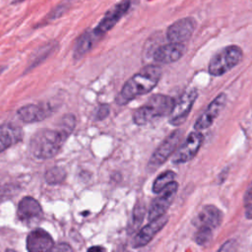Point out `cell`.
Returning a JSON list of instances; mask_svg holds the SVG:
<instances>
[{
  "mask_svg": "<svg viewBox=\"0 0 252 252\" xmlns=\"http://www.w3.org/2000/svg\"><path fill=\"white\" fill-rule=\"evenodd\" d=\"M76 119L73 115L67 114L61 119L58 130L42 129L36 132L31 140L30 148L32 154L40 159L53 158L74 129Z\"/></svg>",
  "mask_w": 252,
  "mask_h": 252,
  "instance_id": "obj_1",
  "label": "cell"
},
{
  "mask_svg": "<svg viewBox=\"0 0 252 252\" xmlns=\"http://www.w3.org/2000/svg\"><path fill=\"white\" fill-rule=\"evenodd\" d=\"M160 77L161 69L159 66L147 65L143 67L124 84L116 96V102L123 105L139 95L148 94L158 85Z\"/></svg>",
  "mask_w": 252,
  "mask_h": 252,
  "instance_id": "obj_2",
  "label": "cell"
},
{
  "mask_svg": "<svg viewBox=\"0 0 252 252\" xmlns=\"http://www.w3.org/2000/svg\"><path fill=\"white\" fill-rule=\"evenodd\" d=\"M173 104L174 100L172 97L160 94H154L146 103L135 110L133 120L137 125H144L153 119L169 114Z\"/></svg>",
  "mask_w": 252,
  "mask_h": 252,
  "instance_id": "obj_3",
  "label": "cell"
},
{
  "mask_svg": "<svg viewBox=\"0 0 252 252\" xmlns=\"http://www.w3.org/2000/svg\"><path fill=\"white\" fill-rule=\"evenodd\" d=\"M222 220V213L213 205H207L202 208L193 220V224L197 228L194 239L197 244L205 245L212 239L213 231L217 228Z\"/></svg>",
  "mask_w": 252,
  "mask_h": 252,
  "instance_id": "obj_4",
  "label": "cell"
},
{
  "mask_svg": "<svg viewBox=\"0 0 252 252\" xmlns=\"http://www.w3.org/2000/svg\"><path fill=\"white\" fill-rule=\"evenodd\" d=\"M243 57L242 49L237 45H228L214 54L211 58L208 71L212 76H221L234 68Z\"/></svg>",
  "mask_w": 252,
  "mask_h": 252,
  "instance_id": "obj_5",
  "label": "cell"
},
{
  "mask_svg": "<svg viewBox=\"0 0 252 252\" xmlns=\"http://www.w3.org/2000/svg\"><path fill=\"white\" fill-rule=\"evenodd\" d=\"M131 6L130 0H121L117 4H115L112 8H110L99 21L97 26L92 30L94 35L97 40L109 32L121 19L122 17L128 12Z\"/></svg>",
  "mask_w": 252,
  "mask_h": 252,
  "instance_id": "obj_6",
  "label": "cell"
},
{
  "mask_svg": "<svg viewBox=\"0 0 252 252\" xmlns=\"http://www.w3.org/2000/svg\"><path fill=\"white\" fill-rule=\"evenodd\" d=\"M181 137L182 132L180 130H175L170 135H168L164 139V141L158 146V148L153 153L148 164L149 169L155 170L162 163H164L169 156L172 155L176 150Z\"/></svg>",
  "mask_w": 252,
  "mask_h": 252,
  "instance_id": "obj_7",
  "label": "cell"
},
{
  "mask_svg": "<svg viewBox=\"0 0 252 252\" xmlns=\"http://www.w3.org/2000/svg\"><path fill=\"white\" fill-rule=\"evenodd\" d=\"M198 92L195 89H190L183 93L181 96L174 101L173 107L169 113V123L173 126L181 125L187 118L196 98Z\"/></svg>",
  "mask_w": 252,
  "mask_h": 252,
  "instance_id": "obj_8",
  "label": "cell"
},
{
  "mask_svg": "<svg viewBox=\"0 0 252 252\" xmlns=\"http://www.w3.org/2000/svg\"><path fill=\"white\" fill-rule=\"evenodd\" d=\"M178 185L175 181H172L169 183L165 188H163L159 194L154 199V201L151 204L150 210H149V220H154L162 215L165 214L166 210L172 203L176 191H177Z\"/></svg>",
  "mask_w": 252,
  "mask_h": 252,
  "instance_id": "obj_9",
  "label": "cell"
},
{
  "mask_svg": "<svg viewBox=\"0 0 252 252\" xmlns=\"http://www.w3.org/2000/svg\"><path fill=\"white\" fill-rule=\"evenodd\" d=\"M196 28V22L193 18L187 17L175 21L166 30V37L169 42L183 43L193 34Z\"/></svg>",
  "mask_w": 252,
  "mask_h": 252,
  "instance_id": "obj_10",
  "label": "cell"
},
{
  "mask_svg": "<svg viewBox=\"0 0 252 252\" xmlns=\"http://www.w3.org/2000/svg\"><path fill=\"white\" fill-rule=\"evenodd\" d=\"M203 143V135L199 131L191 132L185 142L179 147L172 157L174 163H184L192 159Z\"/></svg>",
  "mask_w": 252,
  "mask_h": 252,
  "instance_id": "obj_11",
  "label": "cell"
},
{
  "mask_svg": "<svg viewBox=\"0 0 252 252\" xmlns=\"http://www.w3.org/2000/svg\"><path fill=\"white\" fill-rule=\"evenodd\" d=\"M225 102H226L225 94L221 93L218 96H216L210 102L207 108L203 111V113L199 116V118L196 120L194 124V129L196 131H201L210 127L215 121V119L219 116L220 112L225 105Z\"/></svg>",
  "mask_w": 252,
  "mask_h": 252,
  "instance_id": "obj_12",
  "label": "cell"
},
{
  "mask_svg": "<svg viewBox=\"0 0 252 252\" xmlns=\"http://www.w3.org/2000/svg\"><path fill=\"white\" fill-rule=\"evenodd\" d=\"M167 220L168 217L165 215H162L161 217L151 220L149 224H147L138 231L132 241V247L140 248L147 245L154 238V236L165 225Z\"/></svg>",
  "mask_w": 252,
  "mask_h": 252,
  "instance_id": "obj_13",
  "label": "cell"
},
{
  "mask_svg": "<svg viewBox=\"0 0 252 252\" xmlns=\"http://www.w3.org/2000/svg\"><path fill=\"white\" fill-rule=\"evenodd\" d=\"M53 245V239L50 234L41 228L32 230L27 237V249L29 252H49Z\"/></svg>",
  "mask_w": 252,
  "mask_h": 252,
  "instance_id": "obj_14",
  "label": "cell"
},
{
  "mask_svg": "<svg viewBox=\"0 0 252 252\" xmlns=\"http://www.w3.org/2000/svg\"><path fill=\"white\" fill-rule=\"evenodd\" d=\"M59 47V42L55 39H51L38 46L30 56L24 74H27L42 64L48 57H50Z\"/></svg>",
  "mask_w": 252,
  "mask_h": 252,
  "instance_id": "obj_15",
  "label": "cell"
},
{
  "mask_svg": "<svg viewBox=\"0 0 252 252\" xmlns=\"http://www.w3.org/2000/svg\"><path fill=\"white\" fill-rule=\"evenodd\" d=\"M185 46L183 43L169 42L158 47L153 54V58L158 63H173L183 56Z\"/></svg>",
  "mask_w": 252,
  "mask_h": 252,
  "instance_id": "obj_16",
  "label": "cell"
},
{
  "mask_svg": "<svg viewBox=\"0 0 252 252\" xmlns=\"http://www.w3.org/2000/svg\"><path fill=\"white\" fill-rule=\"evenodd\" d=\"M52 112L48 104H27L19 108L18 117L27 123H34L45 119Z\"/></svg>",
  "mask_w": 252,
  "mask_h": 252,
  "instance_id": "obj_17",
  "label": "cell"
},
{
  "mask_svg": "<svg viewBox=\"0 0 252 252\" xmlns=\"http://www.w3.org/2000/svg\"><path fill=\"white\" fill-rule=\"evenodd\" d=\"M22 128L14 123L0 125V153L22 140Z\"/></svg>",
  "mask_w": 252,
  "mask_h": 252,
  "instance_id": "obj_18",
  "label": "cell"
},
{
  "mask_svg": "<svg viewBox=\"0 0 252 252\" xmlns=\"http://www.w3.org/2000/svg\"><path fill=\"white\" fill-rule=\"evenodd\" d=\"M98 40L94 35L92 30L84 31L75 40L73 47V59L80 60L82 59Z\"/></svg>",
  "mask_w": 252,
  "mask_h": 252,
  "instance_id": "obj_19",
  "label": "cell"
},
{
  "mask_svg": "<svg viewBox=\"0 0 252 252\" xmlns=\"http://www.w3.org/2000/svg\"><path fill=\"white\" fill-rule=\"evenodd\" d=\"M17 215L22 220L39 218L42 215L41 206L35 199L32 197H25L19 203Z\"/></svg>",
  "mask_w": 252,
  "mask_h": 252,
  "instance_id": "obj_20",
  "label": "cell"
},
{
  "mask_svg": "<svg viewBox=\"0 0 252 252\" xmlns=\"http://www.w3.org/2000/svg\"><path fill=\"white\" fill-rule=\"evenodd\" d=\"M73 0H63L60 3H58L54 8H52L49 13H47L45 15V17L38 22L33 28L37 29V28H42L46 25H49L50 23H52L53 21H56L57 19L61 18L70 8L71 3Z\"/></svg>",
  "mask_w": 252,
  "mask_h": 252,
  "instance_id": "obj_21",
  "label": "cell"
},
{
  "mask_svg": "<svg viewBox=\"0 0 252 252\" xmlns=\"http://www.w3.org/2000/svg\"><path fill=\"white\" fill-rule=\"evenodd\" d=\"M176 174L171 170H166L159 174L153 183V192L159 193L163 188H165L169 183L174 181Z\"/></svg>",
  "mask_w": 252,
  "mask_h": 252,
  "instance_id": "obj_22",
  "label": "cell"
},
{
  "mask_svg": "<svg viewBox=\"0 0 252 252\" xmlns=\"http://www.w3.org/2000/svg\"><path fill=\"white\" fill-rule=\"evenodd\" d=\"M66 178V171L60 166H54L45 172V180L48 184H60Z\"/></svg>",
  "mask_w": 252,
  "mask_h": 252,
  "instance_id": "obj_23",
  "label": "cell"
},
{
  "mask_svg": "<svg viewBox=\"0 0 252 252\" xmlns=\"http://www.w3.org/2000/svg\"><path fill=\"white\" fill-rule=\"evenodd\" d=\"M145 217V205L143 202H138L133 210L131 221L129 224V230L134 231L138 228V226L143 221V219Z\"/></svg>",
  "mask_w": 252,
  "mask_h": 252,
  "instance_id": "obj_24",
  "label": "cell"
},
{
  "mask_svg": "<svg viewBox=\"0 0 252 252\" xmlns=\"http://www.w3.org/2000/svg\"><path fill=\"white\" fill-rule=\"evenodd\" d=\"M244 211L246 218L252 220V184L244 195Z\"/></svg>",
  "mask_w": 252,
  "mask_h": 252,
  "instance_id": "obj_25",
  "label": "cell"
},
{
  "mask_svg": "<svg viewBox=\"0 0 252 252\" xmlns=\"http://www.w3.org/2000/svg\"><path fill=\"white\" fill-rule=\"evenodd\" d=\"M237 250V243L234 239H229L225 243L221 245L218 252H236Z\"/></svg>",
  "mask_w": 252,
  "mask_h": 252,
  "instance_id": "obj_26",
  "label": "cell"
},
{
  "mask_svg": "<svg viewBox=\"0 0 252 252\" xmlns=\"http://www.w3.org/2000/svg\"><path fill=\"white\" fill-rule=\"evenodd\" d=\"M49 252H73V249L67 243H58L56 245H53Z\"/></svg>",
  "mask_w": 252,
  "mask_h": 252,
  "instance_id": "obj_27",
  "label": "cell"
},
{
  "mask_svg": "<svg viewBox=\"0 0 252 252\" xmlns=\"http://www.w3.org/2000/svg\"><path fill=\"white\" fill-rule=\"evenodd\" d=\"M109 113V106L107 104H101L97 111H96V119L97 120H101L104 119Z\"/></svg>",
  "mask_w": 252,
  "mask_h": 252,
  "instance_id": "obj_28",
  "label": "cell"
},
{
  "mask_svg": "<svg viewBox=\"0 0 252 252\" xmlns=\"http://www.w3.org/2000/svg\"><path fill=\"white\" fill-rule=\"evenodd\" d=\"M88 252H107L106 249L103 246H99V245H95V246H92L88 249Z\"/></svg>",
  "mask_w": 252,
  "mask_h": 252,
  "instance_id": "obj_29",
  "label": "cell"
},
{
  "mask_svg": "<svg viewBox=\"0 0 252 252\" xmlns=\"http://www.w3.org/2000/svg\"><path fill=\"white\" fill-rule=\"evenodd\" d=\"M6 68H7L6 65H0V75L6 70Z\"/></svg>",
  "mask_w": 252,
  "mask_h": 252,
  "instance_id": "obj_30",
  "label": "cell"
},
{
  "mask_svg": "<svg viewBox=\"0 0 252 252\" xmlns=\"http://www.w3.org/2000/svg\"><path fill=\"white\" fill-rule=\"evenodd\" d=\"M6 252H16V251H14L12 249H8V250H6Z\"/></svg>",
  "mask_w": 252,
  "mask_h": 252,
  "instance_id": "obj_31",
  "label": "cell"
}]
</instances>
